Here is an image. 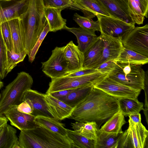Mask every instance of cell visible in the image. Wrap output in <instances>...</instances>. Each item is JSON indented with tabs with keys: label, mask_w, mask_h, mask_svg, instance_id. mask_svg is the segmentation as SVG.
I'll list each match as a JSON object with an SVG mask.
<instances>
[{
	"label": "cell",
	"mask_w": 148,
	"mask_h": 148,
	"mask_svg": "<svg viewBox=\"0 0 148 148\" xmlns=\"http://www.w3.org/2000/svg\"><path fill=\"white\" fill-rule=\"evenodd\" d=\"M119 110L118 100L93 87L87 97L74 108L69 118L76 121H93L99 129Z\"/></svg>",
	"instance_id": "1"
},
{
	"label": "cell",
	"mask_w": 148,
	"mask_h": 148,
	"mask_svg": "<svg viewBox=\"0 0 148 148\" xmlns=\"http://www.w3.org/2000/svg\"><path fill=\"white\" fill-rule=\"evenodd\" d=\"M45 8L42 0H29L26 11L19 17L23 45L27 55L34 46L46 24Z\"/></svg>",
	"instance_id": "2"
},
{
	"label": "cell",
	"mask_w": 148,
	"mask_h": 148,
	"mask_svg": "<svg viewBox=\"0 0 148 148\" xmlns=\"http://www.w3.org/2000/svg\"><path fill=\"white\" fill-rule=\"evenodd\" d=\"M18 142L21 148H73L67 136L41 126L21 130Z\"/></svg>",
	"instance_id": "3"
},
{
	"label": "cell",
	"mask_w": 148,
	"mask_h": 148,
	"mask_svg": "<svg viewBox=\"0 0 148 148\" xmlns=\"http://www.w3.org/2000/svg\"><path fill=\"white\" fill-rule=\"evenodd\" d=\"M33 83L32 76L24 71L18 73L16 77L1 92L0 98V116H4L11 108L23 102L24 94L31 89Z\"/></svg>",
	"instance_id": "4"
},
{
	"label": "cell",
	"mask_w": 148,
	"mask_h": 148,
	"mask_svg": "<svg viewBox=\"0 0 148 148\" xmlns=\"http://www.w3.org/2000/svg\"><path fill=\"white\" fill-rule=\"evenodd\" d=\"M141 65L117 63L108 76L114 80L133 89L144 90L145 71Z\"/></svg>",
	"instance_id": "5"
},
{
	"label": "cell",
	"mask_w": 148,
	"mask_h": 148,
	"mask_svg": "<svg viewBox=\"0 0 148 148\" xmlns=\"http://www.w3.org/2000/svg\"><path fill=\"white\" fill-rule=\"evenodd\" d=\"M108 74L98 72L81 76H65L52 78L46 94H50L60 91L75 89L89 84L94 86Z\"/></svg>",
	"instance_id": "6"
},
{
	"label": "cell",
	"mask_w": 148,
	"mask_h": 148,
	"mask_svg": "<svg viewBox=\"0 0 148 148\" xmlns=\"http://www.w3.org/2000/svg\"><path fill=\"white\" fill-rule=\"evenodd\" d=\"M128 121V128L122 133L118 148H145L147 145L148 130L141 122L136 123L129 119Z\"/></svg>",
	"instance_id": "7"
},
{
	"label": "cell",
	"mask_w": 148,
	"mask_h": 148,
	"mask_svg": "<svg viewBox=\"0 0 148 148\" xmlns=\"http://www.w3.org/2000/svg\"><path fill=\"white\" fill-rule=\"evenodd\" d=\"M96 16L99 23L101 34L122 40L135 27V24L110 16L100 14Z\"/></svg>",
	"instance_id": "8"
},
{
	"label": "cell",
	"mask_w": 148,
	"mask_h": 148,
	"mask_svg": "<svg viewBox=\"0 0 148 148\" xmlns=\"http://www.w3.org/2000/svg\"><path fill=\"white\" fill-rule=\"evenodd\" d=\"M108 75L93 87L117 99H137L140 90L133 89L120 83L109 77Z\"/></svg>",
	"instance_id": "9"
},
{
	"label": "cell",
	"mask_w": 148,
	"mask_h": 148,
	"mask_svg": "<svg viewBox=\"0 0 148 148\" xmlns=\"http://www.w3.org/2000/svg\"><path fill=\"white\" fill-rule=\"evenodd\" d=\"M121 41L123 47L148 57V25L135 27Z\"/></svg>",
	"instance_id": "10"
},
{
	"label": "cell",
	"mask_w": 148,
	"mask_h": 148,
	"mask_svg": "<svg viewBox=\"0 0 148 148\" xmlns=\"http://www.w3.org/2000/svg\"><path fill=\"white\" fill-rule=\"evenodd\" d=\"M43 72L51 79L67 75L68 74L67 65L63 52V47H56L46 61L41 62Z\"/></svg>",
	"instance_id": "11"
},
{
	"label": "cell",
	"mask_w": 148,
	"mask_h": 148,
	"mask_svg": "<svg viewBox=\"0 0 148 148\" xmlns=\"http://www.w3.org/2000/svg\"><path fill=\"white\" fill-rule=\"evenodd\" d=\"M113 18L135 24L130 12L128 0H95Z\"/></svg>",
	"instance_id": "12"
},
{
	"label": "cell",
	"mask_w": 148,
	"mask_h": 148,
	"mask_svg": "<svg viewBox=\"0 0 148 148\" xmlns=\"http://www.w3.org/2000/svg\"><path fill=\"white\" fill-rule=\"evenodd\" d=\"M104 43V48L102 56L92 69H96L103 62L111 60L117 61L123 50L121 40L118 38L101 34Z\"/></svg>",
	"instance_id": "13"
},
{
	"label": "cell",
	"mask_w": 148,
	"mask_h": 148,
	"mask_svg": "<svg viewBox=\"0 0 148 148\" xmlns=\"http://www.w3.org/2000/svg\"><path fill=\"white\" fill-rule=\"evenodd\" d=\"M45 95L30 89L25 92L23 101H26L30 105L32 110V115L35 117L42 116L54 118L48 110Z\"/></svg>",
	"instance_id": "14"
},
{
	"label": "cell",
	"mask_w": 148,
	"mask_h": 148,
	"mask_svg": "<svg viewBox=\"0 0 148 148\" xmlns=\"http://www.w3.org/2000/svg\"><path fill=\"white\" fill-rule=\"evenodd\" d=\"M63 52L67 63L68 74L83 69V53L72 41L63 47Z\"/></svg>",
	"instance_id": "15"
},
{
	"label": "cell",
	"mask_w": 148,
	"mask_h": 148,
	"mask_svg": "<svg viewBox=\"0 0 148 148\" xmlns=\"http://www.w3.org/2000/svg\"><path fill=\"white\" fill-rule=\"evenodd\" d=\"M45 99L49 112L54 119L62 120L69 118L71 115L74 108L50 94H45Z\"/></svg>",
	"instance_id": "16"
},
{
	"label": "cell",
	"mask_w": 148,
	"mask_h": 148,
	"mask_svg": "<svg viewBox=\"0 0 148 148\" xmlns=\"http://www.w3.org/2000/svg\"><path fill=\"white\" fill-rule=\"evenodd\" d=\"M69 8L81 11L84 16L89 18L92 19L98 14L111 17L95 0H73Z\"/></svg>",
	"instance_id": "17"
},
{
	"label": "cell",
	"mask_w": 148,
	"mask_h": 148,
	"mask_svg": "<svg viewBox=\"0 0 148 148\" xmlns=\"http://www.w3.org/2000/svg\"><path fill=\"white\" fill-rule=\"evenodd\" d=\"M104 48L101 35L98 36L83 53V69L92 68L101 58Z\"/></svg>",
	"instance_id": "18"
},
{
	"label": "cell",
	"mask_w": 148,
	"mask_h": 148,
	"mask_svg": "<svg viewBox=\"0 0 148 148\" xmlns=\"http://www.w3.org/2000/svg\"><path fill=\"white\" fill-rule=\"evenodd\" d=\"M29 2V0H20L5 8L0 4V24L19 18L26 11Z\"/></svg>",
	"instance_id": "19"
},
{
	"label": "cell",
	"mask_w": 148,
	"mask_h": 148,
	"mask_svg": "<svg viewBox=\"0 0 148 148\" xmlns=\"http://www.w3.org/2000/svg\"><path fill=\"white\" fill-rule=\"evenodd\" d=\"M128 2L130 15L134 23L142 24L145 17L148 16V0H128Z\"/></svg>",
	"instance_id": "20"
},
{
	"label": "cell",
	"mask_w": 148,
	"mask_h": 148,
	"mask_svg": "<svg viewBox=\"0 0 148 148\" xmlns=\"http://www.w3.org/2000/svg\"><path fill=\"white\" fill-rule=\"evenodd\" d=\"M17 107L14 106L11 108L4 115L9 121L12 125L20 130L31 129L38 126L35 123L27 121L23 113L17 110Z\"/></svg>",
	"instance_id": "21"
},
{
	"label": "cell",
	"mask_w": 148,
	"mask_h": 148,
	"mask_svg": "<svg viewBox=\"0 0 148 148\" xmlns=\"http://www.w3.org/2000/svg\"><path fill=\"white\" fill-rule=\"evenodd\" d=\"M64 29L70 32L76 36L78 43L77 46L82 52L84 53L98 36L95 33L92 32L80 27H69L66 26Z\"/></svg>",
	"instance_id": "22"
},
{
	"label": "cell",
	"mask_w": 148,
	"mask_h": 148,
	"mask_svg": "<svg viewBox=\"0 0 148 148\" xmlns=\"http://www.w3.org/2000/svg\"><path fill=\"white\" fill-rule=\"evenodd\" d=\"M62 10L50 7H45V16L48 23L50 32H56L64 29L66 26V20L61 15Z\"/></svg>",
	"instance_id": "23"
},
{
	"label": "cell",
	"mask_w": 148,
	"mask_h": 148,
	"mask_svg": "<svg viewBox=\"0 0 148 148\" xmlns=\"http://www.w3.org/2000/svg\"><path fill=\"white\" fill-rule=\"evenodd\" d=\"M7 22L10 29L14 52L15 53H19L25 51L23 45L22 30L20 18Z\"/></svg>",
	"instance_id": "24"
},
{
	"label": "cell",
	"mask_w": 148,
	"mask_h": 148,
	"mask_svg": "<svg viewBox=\"0 0 148 148\" xmlns=\"http://www.w3.org/2000/svg\"><path fill=\"white\" fill-rule=\"evenodd\" d=\"M93 86L89 84L76 88L67 95L57 99L74 108L87 97Z\"/></svg>",
	"instance_id": "25"
},
{
	"label": "cell",
	"mask_w": 148,
	"mask_h": 148,
	"mask_svg": "<svg viewBox=\"0 0 148 148\" xmlns=\"http://www.w3.org/2000/svg\"><path fill=\"white\" fill-rule=\"evenodd\" d=\"M123 133H109L99 130L95 148H118Z\"/></svg>",
	"instance_id": "26"
},
{
	"label": "cell",
	"mask_w": 148,
	"mask_h": 148,
	"mask_svg": "<svg viewBox=\"0 0 148 148\" xmlns=\"http://www.w3.org/2000/svg\"><path fill=\"white\" fill-rule=\"evenodd\" d=\"M124 116L119 109L105 123L99 131L109 133H123L122 127L126 123Z\"/></svg>",
	"instance_id": "27"
},
{
	"label": "cell",
	"mask_w": 148,
	"mask_h": 148,
	"mask_svg": "<svg viewBox=\"0 0 148 148\" xmlns=\"http://www.w3.org/2000/svg\"><path fill=\"white\" fill-rule=\"evenodd\" d=\"M34 121L38 126L45 127L49 130L64 136H67V129L64 124L58 120L51 117L42 116L35 117Z\"/></svg>",
	"instance_id": "28"
},
{
	"label": "cell",
	"mask_w": 148,
	"mask_h": 148,
	"mask_svg": "<svg viewBox=\"0 0 148 148\" xmlns=\"http://www.w3.org/2000/svg\"><path fill=\"white\" fill-rule=\"evenodd\" d=\"M71 125L73 130L77 133L90 139L96 140L99 129L95 122L76 121L71 123Z\"/></svg>",
	"instance_id": "29"
},
{
	"label": "cell",
	"mask_w": 148,
	"mask_h": 148,
	"mask_svg": "<svg viewBox=\"0 0 148 148\" xmlns=\"http://www.w3.org/2000/svg\"><path fill=\"white\" fill-rule=\"evenodd\" d=\"M117 62L131 64L144 65L148 63V57L124 47Z\"/></svg>",
	"instance_id": "30"
},
{
	"label": "cell",
	"mask_w": 148,
	"mask_h": 148,
	"mask_svg": "<svg viewBox=\"0 0 148 148\" xmlns=\"http://www.w3.org/2000/svg\"><path fill=\"white\" fill-rule=\"evenodd\" d=\"M119 109L125 116L135 113H139L144 109V104L137 99L122 98L117 99Z\"/></svg>",
	"instance_id": "31"
},
{
	"label": "cell",
	"mask_w": 148,
	"mask_h": 148,
	"mask_svg": "<svg viewBox=\"0 0 148 148\" xmlns=\"http://www.w3.org/2000/svg\"><path fill=\"white\" fill-rule=\"evenodd\" d=\"M16 130L7 123L3 127L0 134V148H12L14 144L18 140Z\"/></svg>",
	"instance_id": "32"
},
{
	"label": "cell",
	"mask_w": 148,
	"mask_h": 148,
	"mask_svg": "<svg viewBox=\"0 0 148 148\" xmlns=\"http://www.w3.org/2000/svg\"><path fill=\"white\" fill-rule=\"evenodd\" d=\"M67 137L72 142L73 148H95V140L90 139L74 131L67 129Z\"/></svg>",
	"instance_id": "33"
},
{
	"label": "cell",
	"mask_w": 148,
	"mask_h": 148,
	"mask_svg": "<svg viewBox=\"0 0 148 148\" xmlns=\"http://www.w3.org/2000/svg\"><path fill=\"white\" fill-rule=\"evenodd\" d=\"M73 20L80 27L86 30L95 33V31L100 32V29L98 21H93L84 16H82L77 13L73 16Z\"/></svg>",
	"instance_id": "34"
},
{
	"label": "cell",
	"mask_w": 148,
	"mask_h": 148,
	"mask_svg": "<svg viewBox=\"0 0 148 148\" xmlns=\"http://www.w3.org/2000/svg\"><path fill=\"white\" fill-rule=\"evenodd\" d=\"M27 54L25 51L19 53L7 50V63L6 67L7 74L20 62L23 61Z\"/></svg>",
	"instance_id": "35"
},
{
	"label": "cell",
	"mask_w": 148,
	"mask_h": 148,
	"mask_svg": "<svg viewBox=\"0 0 148 148\" xmlns=\"http://www.w3.org/2000/svg\"><path fill=\"white\" fill-rule=\"evenodd\" d=\"M6 47L3 39L0 29V80L4 79L7 74L6 67L7 63Z\"/></svg>",
	"instance_id": "36"
},
{
	"label": "cell",
	"mask_w": 148,
	"mask_h": 148,
	"mask_svg": "<svg viewBox=\"0 0 148 148\" xmlns=\"http://www.w3.org/2000/svg\"><path fill=\"white\" fill-rule=\"evenodd\" d=\"M49 32V27L48 23L47 22L34 46L27 54L28 56L29 61L30 63H32L34 60L36 53L42 42Z\"/></svg>",
	"instance_id": "37"
},
{
	"label": "cell",
	"mask_w": 148,
	"mask_h": 148,
	"mask_svg": "<svg viewBox=\"0 0 148 148\" xmlns=\"http://www.w3.org/2000/svg\"><path fill=\"white\" fill-rule=\"evenodd\" d=\"M1 34L7 50L14 51L10 29L7 22L0 24Z\"/></svg>",
	"instance_id": "38"
},
{
	"label": "cell",
	"mask_w": 148,
	"mask_h": 148,
	"mask_svg": "<svg viewBox=\"0 0 148 148\" xmlns=\"http://www.w3.org/2000/svg\"><path fill=\"white\" fill-rule=\"evenodd\" d=\"M45 7L58 8L62 10L69 8L73 0H42Z\"/></svg>",
	"instance_id": "39"
},
{
	"label": "cell",
	"mask_w": 148,
	"mask_h": 148,
	"mask_svg": "<svg viewBox=\"0 0 148 148\" xmlns=\"http://www.w3.org/2000/svg\"><path fill=\"white\" fill-rule=\"evenodd\" d=\"M117 63V61L111 60L105 62L95 69L102 74H108L115 68Z\"/></svg>",
	"instance_id": "40"
},
{
	"label": "cell",
	"mask_w": 148,
	"mask_h": 148,
	"mask_svg": "<svg viewBox=\"0 0 148 148\" xmlns=\"http://www.w3.org/2000/svg\"><path fill=\"white\" fill-rule=\"evenodd\" d=\"M98 72L97 70L95 69L92 68L83 69L79 71L69 73L66 76L69 77L81 76Z\"/></svg>",
	"instance_id": "41"
},
{
	"label": "cell",
	"mask_w": 148,
	"mask_h": 148,
	"mask_svg": "<svg viewBox=\"0 0 148 148\" xmlns=\"http://www.w3.org/2000/svg\"><path fill=\"white\" fill-rule=\"evenodd\" d=\"M17 110L20 112L32 115V110L30 105L26 101H23L17 107Z\"/></svg>",
	"instance_id": "42"
},
{
	"label": "cell",
	"mask_w": 148,
	"mask_h": 148,
	"mask_svg": "<svg viewBox=\"0 0 148 148\" xmlns=\"http://www.w3.org/2000/svg\"><path fill=\"white\" fill-rule=\"evenodd\" d=\"M75 89H68L52 93L50 94L53 97L56 98H58L67 95L70 93L75 90Z\"/></svg>",
	"instance_id": "43"
},
{
	"label": "cell",
	"mask_w": 148,
	"mask_h": 148,
	"mask_svg": "<svg viewBox=\"0 0 148 148\" xmlns=\"http://www.w3.org/2000/svg\"><path fill=\"white\" fill-rule=\"evenodd\" d=\"M129 119L136 123H141V116L139 113L133 114L130 115L128 116Z\"/></svg>",
	"instance_id": "44"
},
{
	"label": "cell",
	"mask_w": 148,
	"mask_h": 148,
	"mask_svg": "<svg viewBox=\"0 0 148 148\" xmlns=\"http://www.w3.org/2000/svg\"><path fill=\"white\" fill-rule=\"evenodd\" d=\"M8 120L4 116H0V128L7 123Z\"/></svg>",
	"instance_id": "45"
},
{
	"label": "cell",
	"mask_w": 148,
	"mask_h": 148,
	"mask_svg": "<svg viewBox=\"0 0 148 148\" xmlns=\"http://www.w3.org/2000/svg\"><path fill=\"white\" fill-rule=\"evenodd\" d=\"M12 148H21L18 143V140L14 144Z\"/></svg>",
	"instance_id": "46"
},
{
	"label": "cell",
	"mask_w": 148,
	"mask_h": 148,
	"mask_svg": "<svg viewBox=\"0 0 148 148\" xmlns=\"http://www.w3.org/2000/svg\"><path fill=\"white\" fill-rule=\"evenodd\" d=\"M4 86V84L3 82L0 80V89H1Z\"/></svg>",
	"instance_id": "47"
},
{
	"label": "cell",
	"mask_w": 148,
	"mask_h": 148,
	"mask_svg": "<svg viewBox=\"0 0 148 148\" xmlns=\"http://www.w3.org/2000/svg\"><path fill=\"white\" fill-rule=\"evenodd\" d=\"M3 127H2L0 128V134L2 130Z\"/></svg>",
	"instance_id": "48"
},
{
	"label": "cell",
	"mask_w": 148,
	"mask_h": 148,
	"mask_svg": "<svg viewBox=\"0 0 148 148\" xmlns=\"http://www.w3.org/2000/svg\"><path fill=\"white\" fill-rule=\"evenodd\" d=\"M12 0H0V1H12Z\"/></svg>",
	"instance_id": "49"
},
{
	"label": "cell",
	"mask_w": 148,
	"mask_h": 148,
	"mask_svg": "<svg viewBox=\"0 0 148 148\" xmlns=\"http://www.w3.org/2000/svg\"><path fill=\"white\" fill-rule=\"evenodd\" d=\"M0 97H1V93H0Z\"/></svg>",
	"instance_id": "50"
}]
</instances>
